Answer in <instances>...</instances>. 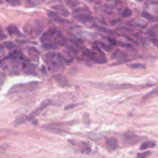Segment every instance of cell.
Segmentation results:
<instances>
[{
  "label": "cell",
  "mask_w": 158,
  "mask_h": 158,
  "mask_svg": "<svg viewBox=\"0 0 158 158\" xmlns=\"http://www.w3.org/2000/svg\"><path fill=\"white\" fill-rule=\"evenodd\" d=\"M38 83L36 81H32L30 83H22V84H18L17 85L13 86L8 92V94H12L14 93H19V92H23L26 91H29L33 89L35 85Z\"/></svg>",
  "instance_id": "cell-1"
},
{
  "label": "cell",
  "mask_w": 158,
  "mask_h": 158,
  "mask_svg": "<svg viewBox=\"0 0 158 158\" xmlns=\"http://www.w3.org/2000/svg\"><path fill=\"white\" fill-rule=\"evenodd\" d=\"M141 140V138L133 133H125L123 136V141L125 144L133 146L138 144Z\"/></svg>",
  "instance_id": "cell-2"
},
{
  "label": "cell",
  "mask_w": 158,
  "mask_h": 158,
  "mask_svg": "<svg viewBox=\"0 0 158 158\" xmlns=\"http://www.w3.org/2000/svg\"><path fill=\"white\" fill-rule=\"evenodd\" d=\"M57 30L56 28L52 27L45 31L41 37V41L42 43H49V41L55 36L57 34Z\"/></svg>",
  "instance_id": "cell-3"
},
{
  "label": "cell",
  "mask_w": 158,
  "mask_h": 158,
  "mask_svg": "<svg viewBox=\"0 0 158 158\" xmlns=\"http://www.w3.org/2000/svg\"><path fill=\"white\" fill-rule=\"evenodd\" d=\"M73 18L77 20L78 22L83 23V24H86V23H90L93 22L94 19L93 17L90 15L86 13H81V14H78L73 15Z\"/></svg>",
  "instance_id": "cell-4"
},
{
  "label": "cell",
  "mask_w": 158,
  "mask_h": 158,
  "mask_svg": "<svg viewBox=\"0 0 158 158\" xmlns=\"http://www.w3.org/2000/svg\"><path fill=\"white\" fill-rule=\"evenodd\" d=\"M52 103V100L51 99H45L44 100L40 105L39 107H38L35 110H34L31 114L30 116L31 117H35L40 114V113L47 107H48L49 105H51Z\"/></svg>",
  "instance_id": "cell-5"
},
{
  "label": "cell",
  "mask_w": 158,
  "mask_h": 158,
  "mask_svg": "<svg viewBox=\"0 0 158 158\" xmlns=\"http://www.w3.org/2000/svg\"><path fill=\"white\" fill-rule=\"evenodd\" d=\"M106 146L108 151L113 152L115 151L118 146V141L113 137L107 138L106 139Z\"/></svg>",
  "instance_id": "cell-6"
},
{
  "label": "cell",
  "mask_w": 158,
  "mask_h": 158,
  "mask_svg": "<svg viewBox=\"0 0 158 158\" xmlns=\"http://www.w3.org/2000/svg\"><path fill=\"white\" fill-rule=\"evenodd\" d=\"M75 144L78 151L82 154H89L91 152V146L87 142L80 141H77Z\"/></svg>",
  "instance_id": "cell-7"
},
{
  "label": "cell",
  "mask_w": 158,
  "mask_h": 158,
  "mask_svg": "<svg viewBox=\"0 0 158 158\" xmlns=\"http://www.w3.org/2000/svg\"><path fill=\"white\" fill-rule=\"evenodd\" d=\"M51 8L52 9L55 10L60 15H62L64 17H67L70 15V13H69V10L64 6H63L62 5H60V4L54 5L51 7Z\"/></svg>",
  "instance_id": "cell-8"
},
{
  "label": "cell",
  "mask_w": 158,
  "mask_h": 158,
  "mask_svg": "<svg viewBox=\"0 0 158 158\" xmlns=\"http://www.w3.org/2000/svg\"><path fill=\"white\" fill-rule=\"evenodd\" d=\"M47 15H48L49 17H50L53 21L57 22V23H64L65 22H67L68 21L61 18L59 14L57 13H56V12L52 11V10H48L47 12Z\"/></svg>",
  "instance_id": "cell-9"
},
{
  "label": "cell",
  "mask_w": 158,
  "mask_h": 158,
  "mask_svg": "<svg viewBox=\"0 0 158 158\" xmlns=\"http://www.w3.org/2000/svg\"><path fill=\"white\" fill-rule=\"evenodd\" d=\"M55 81L62 86H66L69 85V81L67 78L62 74H56L52 76Z\"/></svg>",
  "instance_id": "cell-10"
},
{
  "label": "cell",
  "mask_w": 158,
  "mask_h": 158,
  "mask_svg": "<svg viewBox=\"0 0 158 158\" xmlns=\"http://www.w3.org/2000/svg\"><path fill=\"white\" fill-rule=\"evenodd\" d=\"M110 57L112 59H118L121 60L125 59L128 57V54L125 51H123L119 49H117L114 52H112Z\"/></svg>",
  "instance_id": "cell-11"
},
{
  "label": "cell",
  "mask_w": 158,
  "mask_h": 158,
  "mask_svg": "<svg viewBox=\"0 0 158 158\" xmlns=\"http://www.w3.org/2000/svg\"><path fill=\"white\" fill-rule=\"evenodd\" d=\"M44 130L52 132V133H61L65 131L62 128L59 127L58 125H46L43 126Z\"/></svg>",
  "instance_id": "cell-12"
},
{
  "label": "cell",
  "mask_w": 158,
  "mask_h": 158,
  "mask_svg": "<svg viewBox=\"0 0 158 158\" xmlns=\"http://www.w3.org/2000/svg\"><path fill=\"white\" fill-rule=\"evenodd\" d=\"M6 31L10 35H17L19 36H23L22 33L19 30L18 28L15 25H9L6 27Z\"/></svg>",
  "instance_id": "cell-13"
},
{
  "label": "cell",
  "mask_w": 158,
  "mask_h": 158,
  "mask_svg": "<svg viewBox=\"0 0 158 158\" xmlns=\"http://www.w3.org/2000/svg\"><path fill=\"white\" fill-rule=\"evenodd\" d=\"M54 43L57 46H63L65 43V38L60 32H57L54 37Z\"/></svg>",
  "instance_id": "cell-14"
},
{
  "label": "cell",
  "mask_w": 158,
  "mask_h": 158,
  "mask_svg": "<svg viewBox=\"0 0 158 158\" xmlns=\"http://www.w3.org/2000/svg\"><path fill=\"white\" fill-rule=\"evenodd\" d=\"M93 27L94 28H95L97 30L99 31H101V32H104V33H107L109 35H118V33L117 32H115V31L114 30H110L109 28H107L106 27H104L103 26H101V25H95L94 24L93 25Z\"/></svg>",
  "instance_id": "cell-15"
},
{
  "label": "cell",
  "mask_w": 158,
  "mask_h": 158,
  "mask_svg": "<svg viewBox=\"0 0 158 158\" xmlns=\"http://www.w3.org/2000/svg\"><path fill=\"white\" fill-rule=\"evenodd\" d=\"M155 146H156V143L154 141L151 140H148L142 143V144L139 147V149L141 151H143L149 148H154Z\"/></svg>",
  "instance_id": "cell-16"
},
{
  "label": "cell",
  "mask_w": 158,
  "mask_h": 158,
  "mask_svg": "<svg viewBox=\"0 0 158 158\" xmlns=\"http://www.w3.org/2000/svg\"><path fill=\"white\" fill-rule=\"evenodd\" d=\"M141 16L147 19L149 21H151L152 22H158V15H153L149 13H148L147 11H143L141 14Z\"/></svg>",
  "instance_id": "cell-17"
},
{
  "label": "cell",
  "mask_w": 158,
  "mask_h": 158,
  "mask_svg": "<svg viewBox=\"0 0 158 158\" xmlns=\"http://www.w3.org/2000/svg\"><path fill=\"white\" fill-rule=\"evenodd\" d=\"M156 96H158V86L157 87L154 88L151 91L148 92L147 94H146L144 96L143 99H148L152 98H154V97H156Z\"/></svg>",
  "instance_id": "cell-18"
},
{
  "label": "cell",
  "mask_w": 158,
  "mask_h": 158,
  "mask_svg": "<svg viewBox=\"0 0 158 158\" xmlns=\"http://www.w3.org/2000/svg\"><path fill=\"white\" fill-rule=\"evenodd\" d=\"M132 15V10L129 7H125L123 10H122V12H119V15L121 17L125 18L130 17Z\"/></svg>",
  "instance_id": "cell-19"
},
{
  "label": "cell",
  "mask_w": 158,
  "mask_h": 158,
  "mask_svg": "<svg viewBox=\"0 0 158 158\" xmlns=\"http://www.w3.org/2000/svg\"><path fill=\"white\" fill-rule=\"evenodd\" d=\"M43 49L44 50H50V49H56L57 48V46L54 43H43L41 45Z\"/></svg>",
  "instance_id": "cell-20"
},
{
  "label": "cell",
  "mask_w": 158,
  "mask_h": 158,
  "mask_svg": "<svg viewBox=\"0 0 158 158\" xmlns=\"http://www.w3.org/2000/svg\"><path fill=\"white\" fill-rule=\"evenodd\" d=\"M93 61L96 64H104L107 62V59L102 56H96L94 59L93 60Z\"/></svg>",
  "instance_id": "cell-21"
},
{
  "label": "cell",
  "mask_w": 158,
  "mask_h": 158,
  "mask_svg": "<svg viewBox=\"0 0 158 158\" xmlns=\"http://www.w3.org/2000/svg\"><path fill=\"white\" fill-rule=\"evenodd\" d=\"M35 65L33 64H29L28 66L26 67V69L25 70V73L28 75H36L35 73Z\"/></svg>",
  "instance_id": "cell-22"
},
{
  "label": "cell",
  "mask_w": 158,
  "mask_h": 158,
  "mask_svg": "<svg viewBox=\"0 0 158 158\" xmlns=\"http://www.w3.org/2000/svg\"><path fill=\"white\" fill-rule=\"evenodd\" d=\"M96 43L98 44V46L100 48H102L104 50L107 51V52H110L111 51V50L113 49V48L112 47V46H109V45H107L106 44H105L104 43L102 42V41H97Z\"/></svg>",
  "instance_id": "cell-23"
},
{
  "label": "cell",
  "mask_w": 158,
  "mask_h": 158,
  "mask_svg": "<svg viewBox=\"0 0 158 158\" xmlns=\"http://www.w3.org/2000/svg\"><path fill=\"white\" fill-rule=\"evenodd\" d=\"M128 67L131 69H145L146 66L141 63H133L128 65Z\"/></svg>",
  "instance_id": "cell-24"
},
{
  "label": "cell",
  "mask_w": 158,
  "mask_h": 158,
  "mask_svg": "<svg viewBox=\"0 0 158 158\" xmlns=\"http://www.w3.org/2000/svg\"><path fill=\"white\" fill-rule=\"evenodd\" d=\"M27 117L25 116V115H22V116L18 117L15 121V125H19L23 123L25 121H27Z\"/></svg>",
  "instance_id": "cell-25"
},
{
  "label": "cell",
  "mask_w": 158,
  "mask_h": 158,
  "mask_svg": "<svg viewBox=\"0 0 158 158\" xmlns=\"http://www.w3.org/2000/svg\"><path fill=\"white\" fill-rule=\"evenodd\" d=\"M73 13H75V14H79V13H89V9L87 7H80V8H77V9H75L73 10Z\"/></svg>",
  "instance_id": "cell-26"
},
{
  "label": "cell",
  "mask_w": 158,
  "mask_h": 158,
  "mask_svg": "<svg viewBox=\"0 0 158 158\" xmlns=\"http://www.w3.org/2000/svg\"><path fill=\"white\" fill-rule=\"evenodd\" d=\"M151 152L149 151L138 153L136 156V158H147L151 155Z\"/></svg>",
  "instance_id": "cell-27"
},
{
  "label": "cell",
  "mask_w": 158,
  "mask_h": 158,
  "mask_svg": "<svg viewBox=\"0 0 158 158\" xmlns=\"http://www.w3.org/2000/svg\"><path fill=\"white\" fill-rule=\"evenodd\" d=\"M104 38L106 40H107L112 46H117V45H118L117 41L115 38H114L113 37L107 36H104Z\"/></svg>",
  "instance_id": "cell-28"
},
{
  "label": "cell",
  "mask_w": 158,
  "mask_h": 158,
  "mask_svg": "<svg viewBox=\"0 0 158 158\" xmlns=\"http://www.w3.org/2000/svg\"><path fill=\"white\" fill-rule=\"evenodd\" d=\"M119 45L121 46L123 48H126L127 49H134V47L133 46V45L130 43H125L123 42H119Z\"/></svg>",
  "instance_id": "cell-29"
},
{
  "label": "cell",
  "mask_w": 158,
  "mask_h": 158,
  "mask_svg": "<svg viewBox=\"0 0 158 158\" xmlns=\"http://www.w3.org/2000/svg\"><path fill=\"white\" fill-rule=\"evenodd\" d=\"M4 45L7 49H10L14 48V44L12 41H6V42L4 43Z\"/></svg>",
  "instance_id": "cell-30"
},
{
  "label": "cell",
  "mask_w": 158,
  "mask_h": 158,
  "mask_svg": "<svg viewBox=\"0 0 158 158\" xmlns=\"http://www.w3.org/2000/svg\"><path fill=\"white\" fill-rule=\"evenodd\" d=\"M77 106V104H69L67 106H66L64 108L65 110H68V109H70L72 108H73L74 107H75Z\"/></svg>",
  "instance_id": "cell-31"
},
{
  "label": "cell",
  "mask_w": 158,
  "mask_h": 158,
  "mask_svg": "<svg viewBox=\"0 0 158 158\" xmlns=\"http://www.w3.org/2000/svg\"><path fill=\"white\" fill-rule=\"evenodd\" d=\"M86 1H89L90 2H93V3L99 4L102 0H86Z\"/></svg>",
  "instance_id": "cell-32"
},
{
  "label": "cell",
  "mask_w": 158,
  "mask_h": 158,
  "mask_svg": "<svg viewBox=\"0 0 158 158\" xmlns=\"http://www.w3.org/2000/svg\"><path fill=\"white\" fill-rule=\"evenodd\" d=\"M124 36H125L127 40H128L129 41H132V42H133V43H135V41L131 37H130L129 36H128V35H124Z\"/></svg>",
  "instance_id": "cell-33"
},
{
  "label": "cell",
  "mask_w": 158,
  "mask_h": 158,
  "mask_svg": "<svg viewBox=\"0 0 158 158\" xmlns=\"http://www.w3.org/2000/svg\"><path fill=\"white\" fill-rule=\"evenodd\" d=\"M153 27H154V29H156V30H158V23H156V25H154L153 26Z\"/></svg>",
  "instance_id": "cell-34"
},
{
  "label": "cell",
  "mask_w": 158,
  "mask_h": 158,
  "mask_svg": "<svg viewBox=\"0 0 158 158\" xmlns=\"http://www.w3.org/2000/svg\"><path fill=\"white\" fill-rule=\"evenodd\" d=\"M5 1H6V2H7V3H10V4H11V1H12V0H5Z\"/></svg>",
  "instance_id": "cell-35"
},
{
  "label": "cell",
  "mask_w": 158,
  "mask_h": 158,
  "mask_svg": "<svg viewBox=\"0 0 158 158\" xmlns=\"http://www.w3.org/2000/svg\"><path fill=\"white\" fill-rule=\"evenodd\" d=\"M1 31H2V30H1V28H0V33H1Z\"/></svg>",
  "instance_id": "cell-36"
},
{
  "label": "cell",
  "mask_w": 158,
  "mask_h": 158,
  "mask_svg": "<svg viewBox=\"0 0 158 158\" xmlns=\"http://www.w3.org/2000/svg\"><path fill=\"white\" fill-rule=\"evenodd\" d=\"M0 4H2V1H1V0H0Z\"/></svg>",
  "instance_id": "cell-37"
}]
</instances>
